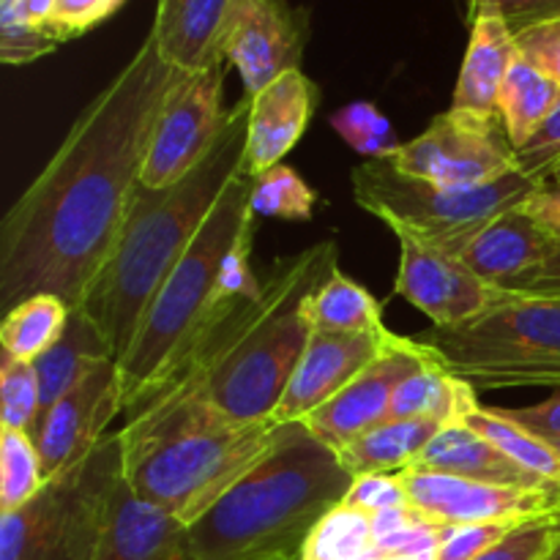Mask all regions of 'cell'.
Masks as SVG:
<instances>
[{"label": "cell", "mask_w": 560, "mask_h": 560, "mask_svg": "<svg viewBox=\"0 0 560 560\" xmlns=\"http://www.w3.org/2000/svg\"><path fill=\"white\" fill-rule=\"evenodd\" d=\"M47 485L36 443L27 432L0 430V514L22 509Z\"/></svg>", "instance_id": "32"}, {"label": "cell", "mask_w": 560, "mask_h": 560, "mask_svg": "<svg viewBox=\"0 0 560 560\" xmlns=\"http://www.w3.org/2000/svg\"><path fill=\"white\" fill-rule=\"evenodd\" d=\"M399 479L408 492L410 506L438 525H520L525 520L550 514L560 501V495H552V492L487 485V481H474L465 476L421 468V465L399 470Z\"/></svg>", "instance_id": "15"}, {"label": "cell", "mask_w": 560, "mask_h": 560, "mask_svg": "<svg viewBox=\"0 0 560 560\" xmlns=\"http://www.w3.org/2000/svg\"><path fill=\"white\" fill-rule=\"evenodd\" d=\"M233 0H159L151 36L162 58L178 71L224 63L222 31Z\"/></svg>", "instance_id": "21"}, {"label": "cell", "mask_w": 560, "mask_h": 560, "mask_svg": "<svg viewBox=\"0 0 560 560\" xmlns=\"http://www.w3.org/2000/svg\"><path fill=\"white\" fill-rule=\"evenodd\" d=\"M178 69L148 33L129 63L77 115L55 156L0 224V304L58 295L77 310L124 230L153 126Z\"/></svg>", "instance_id": "1"}, {"label": "cell", "mask_w": 560, "mask_h": 560, "mask_svg": "<svg viewBox=\"0 0 560 560\" xmlns=\"http://www.w3.org/2000/svg\"><path fill=\"white\" fill-rule=\"evenodd\" d=\"M345 506L359 509V512L375 517V514L392 512V509L410 506V501L399 474H370L355 476L353 487L345 498Z\"/></svg>", "instance_id": "40"}, {"label": "cell", "mask_w": 560, "mask_h": 560, "mask_svg": "<svg viewBox=\"0 0 560 560\" xmlns=\"http://www.w3.org/2000/svg\"><path fill=\"white\" fill-rule=\"evenodd\" d=\"M550 523H552V547H550V552H547L545 560H560V501L550 512Z\"/></svg>", "instance_id": "47"}, {"label": "cell", "mask_w": 560, "mask_h": 560, "mask_svg": "<svg viewBox=\"0 0 560 560\" xmlns=\"http://www.w3.org/2000/svg\"><path fill=\"white\" fill-rule=\"evenodd\" d=\"M315 202V189L284 162L255 175V186H252V213H255V219L262 217L282 219V222H310Z\"/></svg>", "instance_id": "33"}, {"label": "cell", "mask_w": 560, "mask_h": 560, "mask_svg": "<svg viewBox=\"0 0 560 560\" xmlns=\"http://www.w3.org/2000/svg\"><path fill=\"white\" fill-rule=\"evenodd\" d=\"M416 465L430 470H443V474L465 476V479L474 481H487V485L514 487V490H539L560 495L558 487L547 485V481L536 479L534 474L520 468V465L514 463V459H509L495 443L487 441V438L481 435V432H476L470 424H465V419L443 427V430L432 438L430 446L421 452L419 463Z\"/></svg>", "instance_id": "22"}, {"label": "cell", "mask_w": 560, "mask_h": 560, "mask_svg": "<svg viewBox=\"0 0 560 560\" xmlns=\"http://www.w3.org/2000/svg\"><path fill=\"white\" fill-rule=\"evenodd\" d=\"M476 388L443 370L430 355V364L397 388L388 419H435L443 424L463 421L479 405Z\"/></svg>", "instance_id": "26"}, {"label": "cell", "mask_w": 560, "mask_h": 560, "mask_svg": "<svg viewBox=\"0 0 560 560\" xmlns=\"http://www.w3.org/2000/svg\"><path fill=\"white\" fill-rule=\"evenodd\" d=\"M337 268L334 241H320L293 257H279L266 273H260V304L238 342L208 375L200 392L186 399L213 405L219 413L241 424L273 419L312 337V326L304 315L306 299Z\"/></svg>", "instance_id": "6"}, {"label": "cell", "mask_w": 560, "mask_h": 560, "mask_svg": "<svg viewBox=\"0 0 560 560\" xmlns=\"http://www.w3.org/2000/svg\"><path fill=\"white\" fill-rule=\"evenodd\" d=\"M118 416H124L120 366L118 361L102 359L33 424L31 438L42 459L44 479L49 481L91 457L113 435L109 424Z\"/></svg>", "instance_id": "12"}, {"label": "cell", "mask_w": 560, "mask_h": 560, "mask_svg": "<svg viewBox=\"0 0 560 560\" xmlns=\"http://www.w3.org/2000/svg\"><path fill=\"white\" fill-rule=\"evenodd\" d=\"M304 315L312 331L334 334H386L381 304L370 290L361 288L342 271H334L317 284L304 304Z\"/></svg>", "instance_id": "27"}, {"label": "cell", "mask_w": 560, "mask_h": 560, "mask_svg": "<svg viewBox=\"0 0 560 560\" xmlns=\"http://www.w3.org/2000/svg\"><path fill=\"white\" fill-rule=\"evenodd\" d=\"M479 14L501 16L517 36L520 31L530 25L560 20V0H479V5L470 11V20Z\"/></svg>", "instance_id": "43"}, {"label": "cell", "mask_w": 560, "mask_h": 560, "mask_svg": "<svg viewBox=\"0 0 560 560\" xmlns=\"http://www.w3.org/2000/svg\"><path fill=\"white\" fill-rule=\"evenodd\" d=\"M517 525L509 523H476V525H448L441 547L432 560H476L481 552L503 539Z\"/></svg>", "instance_id": "41"}, {"label": "cell", "mask_w": 560, "mask_h": 560, "mask_svg": "<svg viewBox=\"0 0 560 560\" xmlns=\"http://www.w3.org/2000/svg\"><path fill=\"white\" fill-rule=\"evenodd\" d=\"M388 162L405 175L441 186H481L517 170V148L501 115L446 109Z\"/></svg>", "instance_id": "10"}, {"label": "cell", "mask_w": 560, "mask_h": 560, "mask_svg": "<svg viewBox=\"0 0 560 560\" xmlns=\"http://www.w3.org/2000/svg\"><path fill=\"white\" fill-rule=\"evenodd\" d=\"M476 5H479V0H468V14L476 9Z\"/></svg>", "instance_id": "50"}, {"label": "cell", "mask_w": 560, "mask_h": 560, "mask_svg": "<svg viewBox=\"0 0 560 560\" xmlns=\"http://www.w3.org/2000/svg\"><path fill=\"white\" fill-rule=\"evenodd\" d=\"M60 47L49 27L27 20L20 0H0V60L5 66H25Z\"/></svg>", "instance_id": "36"}, {"label": "cell", "mask_w": 560, "mask_h": 560, "mask_svg": "<svg viewBox=\"0 0 560 560\" xmlns=\"http://www.w3.org/2000/svg\"><path fill=\"white\" fill-rule=\"evenodd\" d=\"M443 427L446 424L435 419H388L337 454L353 479L370 474H399L419 463L421 452Z\"/></svg>", "instance_id": "25"}, {"label": "cell", "mask_w": 560, "mask_h": 560, "mask_svg": "<svg viewBox=\"0 0 560 560\" xmlns=\"http://www.w3.org/2000/svg\"><path fill=\"white\" fill-rule=\"evenodd\" d=\"M102 359H113L107 342H104L96 323L85 315V310L77 306V310H71L66 331L60 334L58 342L33 361V370L38 377V405H42L38 416L47 413Z\"/></svg>", "instance_id": "24"}, {"label": "cell", "mask_w": 560, "mask_h": 560, "mask_svg": "<svg viewBox=\"0 0 560 560\" xmlns=\"http://www.w3.org/2000/svg\"><path fill=\"white\" fill-rule=\"evenodd\" d=\"M550 180H556V184H560V164L556 167V173H552V178Z\"/></svg>", "instance_id": "49"}, {"label": "cell", "mask_w": 560, "mask_h": 560, "mask_svg": "<svg viewBox=\"0 0 560 560\" xmlns=\"http://www.w3.org/2000/svg\"><path fill=\"white\" fill-rule=\"evenodd\" d=\"M523 211L530 213L552 238L560 241V184H556V180H545V184L523 202Z\"/></svg>", "instance_id": "46"}, {"label": "cell", "mask_w": 560, "mask_h": 560, "mask_svg": "<svg viewBox=\"0 0 560 560\" xmlns=\"http://www.w3.org/2000/svg\"><path fill=\"white\" fill-rule=\"evenodd\" d=\"M228 60L202 71H178L153 126L140 184L164 189L178 184L217 148L228 124L224 109Z\"/></svg>", "instance_id": "11"}, {"label": "cell", "mask_w": 560, "mask_h": 560, "mask_svg": "<svg viewBox=\"0 0 560 560\" xmlns=\"http://www.w3.org/2000/svg\"><path fill=\"white\" fill-rule=\"evenodd\" d=\"M503 290H512L520 295H545V299H560V249L550 260L541 262L534 271L523 273L520 279L509 282Z\"/></svg>", "instance_id": "45"}, {"label": "cell", "mask_w": 560, "mask_h": 560, "mask_svg": "<svg viewBox=\"0 0 560 560\" xmlns=\"http://www.w3.org/2000/svg\"><path fill=\"white\" fill-rule=\"evenodd\" d=\"M320 104V88L301 69L277 77L252 96L249 131H246V170L260 175L284 162L299 145Z\"/></svg>", "instance_id": "18"}, {"label": "cell", "mask_w": 560, "mask_h": 560, "mask_svg": "<svg viewBox=\"0 0 560 560\" xmlns=\"http://www.w3.org/2000/svg\"><path fill=\"white\" fill-rule=\"evenodd\" d=\"M310 42V11L290 0H233L222 31V58L257 96L288 71L301 69Z\"/></svg>", "instance_id": "13"}, {"label": "cell", "mask_w": 560, "mask_h": 560, "mask_svg": "<svg viewBox=\"0 0 560 560\" xmlns=\"http://www.w3.org/2000/svg\"><path fill=\"white\" fill-rule=\"evenodd\" d=\"M498 413L541 438L560 435V392L547 397L545 402L528 405V408H498Z\"/></svg>", "instance_id": "44"}, {"label": "cell", "mask_w": 560, "mask_h": 560, "mask_svg": "<svg viewBox=\"0 0 560 560\" xmlns=\"http://www.w3.org/2000/svg\"><path fill=\"white\" fill-rule=\"evenodd\" d=\"M0 430L27 432L38 419V377L33 361L3 355L0 361Z\"/></svg>", "instance_id": "35"}, {"label": "cell", "mask_w": 560, "mask_h": 560, "mask_svg": "<svg viewBox=\"0 0 560 560\" xmlns=\"http://www.w3.org/2000/svg\"><path fill=\"white\" fill-rule=\"evenodd\" d=\"M375 545V523L370 514L342 503L312 530L299 560H370Z\"/></svg>", "instance_id": "31"}, {"label": "cell", "mask_w": 560, "mask_h": 560, "mask_svg": "<svg viewBox=\"0 0 560 560\" xmlns=\"http://www.w3.org/2000/svg\"><path fill=\"white\" fill-rule=\"evenodd\" d=\"M71 306L60 301L58 295H31L20 301L14 310L5 312L3 326H0V345L3 355L20 361H36L44 350L52 348L66 331Z\"/></svg>", "instance_id": "29"}, {"label": "cell", "mask_w": 560, "mask_h": 560, "mask_svg": "<svg viewBox=\"0 0 560 560\" xmlns=\"http://www.w3.org/2000/svg\"><path fill=\"white\" fill-rule=\"evenodd\" d=\"M560 164V96L556 107L550 109L539 129L528 137L525 145L517 148V170L528 178L545 180L552 178L556 167Z\"/></svg>", "instance_id": "37"}, {"label": "cell", "mask_w": 560, "mask_h": 560, "mask_svg": "<svg viewBox=\"0 0 560 560\" xmlns=\"http://www.w3.org/2000/svg\"><path fill=\"white\" fill-rule=\"evenodd\" d=\"M558 249L560 241L525 213L523 206H517L479 230L459 252V260L485 282L506 288L509 282L550 260Z\"/></svg>", "instance_id": "20"}, {"label": "cell", "mask_w": 560, "mask_h": 560, "mask_svg": "<svg viewBox=\"0 0 560 560\" xmlns=\"http://www.w3.org/2000/svg\"><path fill=\"white\" fill-rule=\"evenodd\" d=\"M337 135L366 159H388L402 142L394 135V126L372 102H350L331 115Z\"/></svg>", "instance_id": "34"}, {"label": "cell", "mask_w": 560, "mask_h": 560, "mask_svg": "<svg viewBox=\"0 0 560 560\" xmlns=\"http://www.w3.org/2000/svg\"><path fill=\"white\" fill-rule=\"evenodd\" d=\"M252 186L255 175L244 167L230 180L186 255L153 295L129 353L118 364L124 416L151 394L191 339L235 295L260 288V277L249 262L255 241Z\"/></svg>", "instance_id": "4"}, {"label": "cell", "mask_w": 560, "mask_h": 560, "mask_svg": "<svg viewBox=\"0 0 560 560\" xmlns=\"http://www.w3.org/2000/svg\"><path fill=\"white\" fill-rule=\"evenodd\" d=\"M124 446L113 432L91 457L52 476L33 501L0 514V560H96Z\"/></svg>", "instance_id": "9"}, {"label": "cell", "mask_w": 560, "mask_h": 560, "mask_svg": "<svg viewBox=\"0 0 560 560\" xmlns=\"http://www.w3.org/2000/svg\"><path fill=\"white\" fill-rule=\"evenodd\" d=\"M399 334H334L312 331L304 355L290 377L273 421L293 424L304 421L326 402H331L345 386L353 383L370 364H375Z\"/></svg>", "instance_id": "17"}, {"label": "cell", "mask_w": 560, "mask_h": 560, "mask_svg": "<svg viewBox=\"0 0 560 560\" xmlns=\"http://www.w3.org/2000/svg\"><path fill=\"white\" fill-rule=\"evenodd\" d=\"M279 421L241 424L200 399L148 408L126 421L124 479L142 501L195 525L268 454Z\"/></svg>", "instance_id": "5"}, {"label": "cell", "mask_w": 560, "mask_h": 560, "mask_svg": "<svg viewBox=\"0 0 560 560\" xmlns=\"http://www.w3.org/2000/svg\"><path fill=\"white\" fill-rule=\"evenodd\" d=\"M465 424L474 427L476 432L495 443L509 459L534 474L536 479L547 481V485L558 487L560 490V454L556 452L547 438L536 435V432L525 430V427L514 424L506 416L498 413V408H487V405H476L468 416Z\"/></svg>", "instance_id": "30"}, {"label": "cell", "mask_w": 560, "mask_h": 560, "mask_svg": "<svg viewBox=\"0 0 560 560\" xmlns=\"http://www.w3.org/2000/svg\"><path fill=\"white\" fill-rule=\"evenodd\" d=\"M353 474L304 421L279 427L266 457L189 528L197 560H299Z\"/></svg>", "instance_id": "3"}, {"label": "cell", "mask_w": 560, "mask_h": 560, "mask_svg": "<svg viewBox=\"0 0 560 560\" xmlns=\"http://www.w3.org/2000/svg\"><path fill=\"white\" fill-rule=\"evenodd\" d=\"M350 184L355 202L394 235H410L454 257L492 219L523 206L541 186L520 170L492 184L441 186L399 173L388 159H366L353 170Z\"/></svg>", "instance_id": "8"}, {"label": "cell", "mask_w": 560, "mask_h": 560, "mask_svg": "<svg viewBox=\"0 0 560 560\" xmlns=\"http://www.w3.org/2000/svg\"><path fill=\"white\" fill-rule=\"evenodd\" d=\"M124 3L126 0H55L49 31L60 38V44H66L102 25Z\"/></svg>", "instance_id": "39"}, {"label": "cell", "mask_w": 560, "mask_h": 560, "mask_svg": "<svg viewBox=\"0 0 560 560\" xmlns=\"http://www.w3.org/2000/svg\"><path fill=\"white\" fill-rule=\"evenodd\" d=\"M552 547L550 514L525 520L476 560H545Z\"/></svg>", "instance_id": "38"}, {"label": "cell", "mask_w": 560, "mask_h": 560, "mask_svg": "<svg viewBox=\"0 0 560 560\" xmlns=\"http://www.w3.org/2000/svg\"><path fill=\"white\" fill-rule=\"evenodd\" d=\"M514 42H517L520 58L545 71L560 85V20H547L525 27L514 36Z\"/></svg>", "instance_id": "42"}, {"label": "cell", "mask_w": 560, "mask_h": 560, "mask_svg": "<svg viewBox=\"0 0 560 560\" xmlns=\"http://www.w3.org/2000/svg\"><path fill=\"white\" fill-rule=\"evenodd\" d=\"M397 238L399 273L394 293L430 317L435 328L465 326L506 299V290L476 277L459 257L410 235Z\"/></svg>", "instance_id": "14"}, {"label": "cell", "mask_w": 560, "mask_h": 560, "mask_svg": "<svg viewBox=\"0 0 560 560\" xmlns=\"http://www.w3.org/2000/svg\"><path fill=\"white\" fill-rule=\"evenodd\" d=\"M520 58L514 33L501 16L479 14L470 20V42L454 88V109L476 115H501V88Z\"/></svg>", "instance_id": "23"}, {"label": "cell", "mask_w": 560, "mask_h": 560, "mask_svg": "<svg viewBox=\"0 0 560 560\" xmlns=\"http://www.w3.org/2000/svg\"><path fill=\"white\" fill-rule=\"evenodd\" d=\"M424 364H430V353L413 337H399L331 402L306 416L304 424L334 452H339L372 427L388 421L397 388Z\"/></svg>", "instance_id": "16"}, {"label": "cell", "mask_w": 560, "mask_h": 560, "mask_svg": "<svg viewBox=\"0 0 560 560\" xmlns=\"http://www.w3.org/2000/svg\"><path fill=\"white\" fill-rule=\"evenodd\" d=\"M96 560H197L189 525L142 501L120 476Z\"/></svg>", "instance_id": "19"}, {"label": "cell", "mask_w": 560, "mask_h": 560, "mask_svg": "<svg viewBox=\"0 0 560 560\" xmlns=\"http://www.w3.org/2000/svg\"><path fill=\"white\" fill-rule=\"evenodd\" d=\"M249 109L252 98L241 96L230 107L217 148L178 184L137 186L118 244L82 301L118 364L129 353L153 295L186 255L230 180L246 167Z\"/></svg>", "instance_id": "2"}, {"label": "cell", "mask_w": 560, "mask_h": 560, "mask_svg": "<svg viewBox=\"0 0 560 560\" xmlns=\"http://www.w3.org/2000/svg\"><path fill=\"white\" fill-rule=\"evenodd\" d=\"M547 441H550L552 446H556V452L560 454V435H556V438H547Z\"/></svg>", "instance_id": "48"}, {"label": "cell", "mask_w": 560, "mask_h": 560, "mask_svg": "<svg viewBox=\"0 0 560 560\" xmlns=\"http://www.w3.org/2000/svg\"><path fill=\"white\" fill-rule=\"evenodd\" d=\"M560 85L552 77L530 66L528 60H514L512 71L501 88V102H498L503 126H506L514 148L528 142V137L539 129L541 120L556 107Z\"/></svg>", "instance_id": "28"}, {"label": "cell", "mask_w": 560, "mask_h": 560, "mask_svg": "<svg viewBox=\"0 0 560 560\" xmlns=\"http://www.w3.org/2000/svg\"><path fill=\"white\" fill-rule=\"evenodd\" d=\"M413 339L476 392H560V299L506 290V299L476 320L432 326Z\"/></svg>", "instance_id": "7"}]
</instances>
